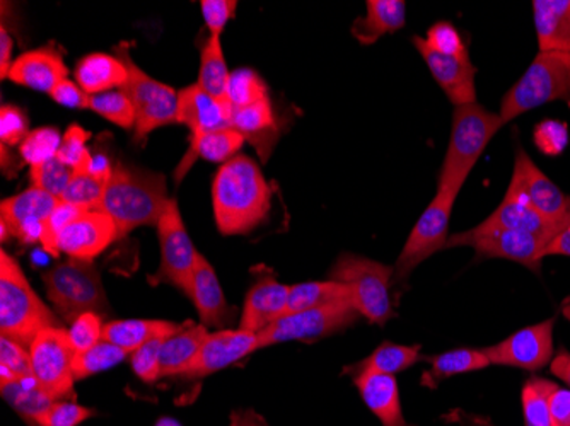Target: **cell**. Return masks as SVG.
Segmentation results:
<instances>
[{"label":"cell","instance_id":"33","mask_svg":"<svg viewBox=\"0 0 570 426\" xmlns=\"http://www.w3.org/2000/svg\"><path fill=\"white\" fill-rule=\"evenodd\" d=\"M431 368L422 376V386L429 389H435L439 383L450 379V377L470 374V371L483 370L489 367L490 361L482 348H454V350L444 351V354L428 357Z\"/></svg>","mask_w":570,"mask_h":426},{"label":"cell","instance_id":"46","mask_svg":"<svg viewBox=\"0 0 570 426\" xmlns=\"http://www.w3.org/2000/svg\"><path fill=\"white\" fill-rule=\"evenodd\" d=\"M72 176L73 169L63 165L59 157H53L50 161L33 166L30 171L33 186H37L40 190L47 191V194L53 195V197L59 198V200H62Z\"/></svg>","mask_w":570,"mask_h":426},{"label":"cell","instance_id":"22","mask_svg":"<svg viewBox=\"0 0 570 426\" xmlns=\"http://www.w3.org/2000/svg\"><path fill=\"white\" fill-rule=\"evenodd\" d=\"M67 76L69 69L63 63L62 56L48 44L38 50L26 51L16 59L8 79L14 85L50 95L60 82L66 81Z\"/></svg>","mask_w":570,"mask_h":426},{"label":"cell","instance_id":"6","mask_svg":"<svg viewBox=\"0 0 570 426\" xmlns=\"http://www.w3.org/2000/svg\"><path fill=\"white\" fill-rule=\"evenodd\" d=\"M393 278V266L351 252L338 256L330 270V280L347 285L357 313L377 326L386 325L395 316V304L392 300Z\"/></svg>","mask_w":570,"mask_h":426},{"label":"cell","instance_id":"26","mask_svg":"<svg viewBox=\"0 0 570 426\" xmlns=\"http://www.w3.org/2000/svg\"><path fill=\"white\" fill-rule=\"evenodd\" d=\"M406 21V4L403 0H367L366 16L355 19L352 37L364 44L376 43L384 34L402 30Z\"/></svg>","mask_w":570,"mask_h":426},{"label":"cell","instance_id":"61","mask_svg":"<svg viewBox=\"0 0 570 426\" xmlns=\"http://www.w3.org/2000/svg\"><path fill=\"white\" fill-rule=\"evenodd\" d=\"M446 418L460 426H495L485 416L470 415V413L460 412V409L451 412Z\"/></svg>","mask_w":570,"mask_h":426},{"label":"cell","instance_id":"32","mask_svg":"<svg viewBox=\"0 0 570 426\" xmlns=\"http://www.w3.org/2000/svg\"><path fill=\"white\" fill-rule=\"evenodd\" d=\"M245 142V137L235 128H223V130L207 133L200 142L195 143V146L188 149L184 161L179 162L178 169L175 171L176 181L181 182L185 175L190 171L191 165H194L197 157L207 159L210 162H223V165H226L227 161L239 156L238 152Z\"/></svg>","mask_w":570,"mask_h":426},{"label":"cell","instance_id":"58","mask_svg":"<svg viewBox=\"0 0 570 426\" xmlns=\"http://www.w3.org/2000/svg\"><path fill=\"white\" fill-rule=\"evenodd\" d=\"M550 371H552L557 379L567 384V387L570 389V351L566 350L563 346L559 348L556 357H553L552 364H550Z\"/></svg>","mask_w":570,"mask_h":426},{"label":"cell","instance_id":"60","mask_svg":"<svg viewBox=\"0 0 570 426\" xmlns=\"http://www.w3.org/2000/svg\"><path fill=\"white\" fill-rule=\"evenodd\" d=\"M546 256H570V229L566 230L553 237L550 245L547 246Z\"/></svg>","mask_w":570,"mask_h":426},{"label":"cell","instance_id":"50","mask_svg":"<svg viewBox=\"0 0 570 426\" xmlns=\"http://www.w3.org/2000/svg\"><path fill=\"white\" fill-rule=\"evenodd\" d=\"M85 211L86 208L60 200V204L57 205L56 210L51 214L50 219H48L43 241H41V246H43L48 255L56 256V258L60 255L59 249H57V239H59L60 232H62L72 220L82 216Z\"/></svg>","mask_w":570,"mask_h":426},{"label":"cell","instance_id":"17","mask_svg":"<svg viewBox=\"0 0 570 426\" xmlns=\"http://www.w3.org/2000/svg\"><path fill=\"white\" fill-rule=\"evenodd\" d=\"M253 271L256 274L255 280L246 294L239 329L258 335L285 316L289 287L281 284L267 266H258Z\"/></svg>","mask_w":570,"mask_h":426},{"label":"cell","instance_id":"43","mask_svg":"<svg viewBox=\"0 0 570 426\" xmlns=\"http://www.w3.org/2000/svg\"><path fill=\"white\" fill-rule=\"evenodd\" d=\"M268 98V88L255 70L238 69L230 72L229 101L235 110L255 102L265 101Z\"/></svg>","mask_w":570,"mask_h":426},{"label":"cell","instance_id":"14","mask_svg":"<svg viewBox=\"0 0 570 426\" xmlns=\"http://www.w3.org/2000/svg\"><path fill=\"white\" fill-rule=\"evenodd\" d=\"M508 191L527 201L549 222L569 227V195L563 194L552 179L541 172L523 147H518L515 152L514 171Z\"/></svg>","mask_w":570,"mask_h":426},{"label":"cell","instance_id":"34","mask_svg":"<svg viewBox=\"0 0 570 426\" xmlns=\"http://www.w3.org/2000/svg\"><path fill=\"white\" fill-rule=\"evenodd\" d=\"M421 358V346L419 345L406 346L384 341L377 346L370 357L364 358L358 364L351 365L344 371L354 377L358 376V374H366V371L396 376L400 371L413 367Z\"/></svg>","mask_w":570,"mask_h":426},{"label":"cell","instance_id":"47","mask_svg":"<svg viewBox=\"0 0 570 426\" xmlns=\"http://www.w3.org/2000/svg\"><path fill=\"white\" fill-rule=\"evenodd\" d=\"M424 40L435 53L453 57V59H470L469 48L464 44L463 37L451 22H435L429 28Z\"/></svg>","mask_w":570,"mask_h":426},{"label":"cell","instance_id":"56","mask_svg":"<svg viewBox=\"0 0 570 426\" xmlns=\"http://www.w3.org/2000/svg\"><path fill=\"white\" fill-rule=\"evenodd\" d=\"M549 409L552 416V426H570V389L569 387H550Z\"/></svg>","mask_w":570,"mask_h":426},{"label":"cell","instance_id":"49","mask_svg":"<svg viewBox=\"0 0 570 426\" xmlns=\"http://www.w3.org/2000/svg\"><path fill=\"white\" fill-rule=\"evenodd\" d=\"M166 338L150 339L146 345L140 346L139 350L130 355V367L136 371V376L144 383H156L161 379V346Z\"/></svg>","mask_w":570,"mask_h":426},{"label":"cell","instance_id":"62","mask_svg":"<svg viewBox=\"0 0 570 426\" xmlns=\"http://www.w3.org/2000/svg\"><path fill=\"white\" fill-rule=\"evenodd\" d=\"M156 426H181V423L176 422V419L173 418H161L156 423Z\"/></svg>","mask_w":570,"mask_h":426},{"label":"cell","instance_id":"30","mask_svg":"<svg viewBox=\"0 0 570 426\" xmlns=\"http://www.w3.org/2000/svg\"><path fill=\"white\" fill-rule=\"evenodd\" d=\"M233 128L256 147L262 161H267L272 147L277 140V121L271 99L238 108L233 115Z\"/></svg>","mask_w":570,"mask_h":426},{"label":"cell","instance_id":"9","mask_svg":"<svg viewBox=\"0 0 570 426\" xmlns=\"http://www.w3.org/2000/svg\"><path fill=\"white\" fill-rule=\"evenodd\" d=\"M361 314L351 300L303 310V313L287 314L274 325L258 333L261 348L287 341H318L326 336L344 331L358 321Z\"/></svg>","mask_w":570,"mask_h":426},{"label":"cell","instance_id":"52","mask_svg":"<svg viewBox=\"0 0 570 426\" xmlns=\"http://www.w3.org/2000/svg\"><path fill=\"white\" fill-rule=\"evenodd\" d=\"M30 136V123L24 111L18 106L4 105L0 110V140L2 146H21L26 137Z\"/></svg>","mask_w":570,"mask_h":426},{"label":"cell","instance_id":"24","mask_svg":"<svg viewBox=\"0 0 570 426\" xmlns=\"http://www.w3.org/2000/svg\"><path fill=\"white\" fill-rule=\"evenodd\" d=\"M362 402L380 419L383 426H410L403 416L400 403L399 383L395 376L386 374H358L354 377Z\"/></svg>","mask_w":570,"mask_h":426},{"label":"cell","instance_id":"23","mask_svg":"<svg viewBox=\"0 0 570 426\" xmlns=\"http://www.w3.org/2000/svg\"><path fill=\"white\" fill-rule=\"evenodd\" d=\"M476 230H520V232L537 234V236L553 237L559 236L566 226L549 222L540 214L533 210L527 201L520 197L505 191L504 200L495 208L494 214L489 219L483 220L479 226L473 227Z\"/></svg>","mask_w":570,"mask_h":426},{"label":"cell","instance_id":"51","mask_svg":"<svg viewBox=\"0 0 570 426\" xmlns=\"http://www.w3.org/2000/svg\"><path fill=\"white\" fill-rule=\"evenodd\" d=\"M92 416H95V412L79 403L69 402V399L53 402L50 408L41 415L38 426H79Z\"/></svg>","mask_w":570,"mask_h":426},{"label":"cell","instance_id":"19","mask_svg":"<svg viewBox=\"0 0 570 426\" xmlns=\"http://www.w3.org/2000/svg\"><path fill=\"white\" fill-rule=\"evenodd\" d=\"M235 108L230 102L220 101L209 92L198 88V85L178 91V111L176 123L187 125L190 128V147L200 142L207 133L233 128Z\"/></svg>","mask_w":570,"mask_h":426},{"label":"cell","instance_id":"18","mask_svg":"<svg viewBox=\"0 0 570 426\" xmlns=\"http://www.w3.org/2000/svg\"><path fill=\"white\" fill-rule=\"evenodd\" d=\"M258 336L245 329H223L210 333L200 351L190 365L181 371V377H207L238 364L243 358L258 350Z\"/></svg>","mask_w":570,"mask_h":426},{"label":"cell","instance_id":"63","mask_svg":"<svg viewBox=\"0 0 570 426\" xmlns=\"http://www.w3.org/2000/svg\"><path fill=\"white\" fill-rule=\"evenodd\" d=\"M562 314H563V317H566L567 321L570 323V300H567V303L563 304Z\"/></svg>","mask_w":570,"mask_h":426},{"label":"cell","instance_id":"2","mask_svg":"<svg viewBox=\"0 0 570 426\" xmlns=\"http://www.w3.org/2000/svg\"><path fill=\"white\" fill-rule=\"evenodd\" d=\"M169 201L165 176L118 162L98 210L111 217L124 239L139 227L158 226Z\"/></svg>","mask_w":570,"mask_h":426},{"label":"cell","instance_id":"28","mask_svg":"<svg viewBox=\"0 0 570 426\" xmlns=\"http://www.w3.org/2000/svg\"><path fill=\"white\" fill-rule=\"evenodd\" d=\"M73 77L89 96H96L124 88L128 82V70L118 57L91 53L77 62Z\"/></svg>","mask_w":570,"mask_h":426},{"label":"cell","instance_id":"37","mask_svg":"<svg viewBox=\"0 0 570 426\" xmlns=\"http://www.w3.org/2000/svg\"><path fill=\"white\" fill-rule=\"evenodd\" d=\"M2 396L6 402L22 416L26 423L30 426H38L41 415L50 408L51 399L48 394L43 393L38 386L35 377L30 379H21L18 383L8 384V386L0 387Z\"/></svg>","mask_w":570,"mask_h":426},{"label":"cell","instance_id":"7","mask_svg":"<svg viewBox=\"0 0 570 426\" xmlns=\"http://www.w3.org/2000/svg\"><path fill=\"white\" fill-rule=\"evenodd\" d=\"M48 300L63 321L85 313H107V291L95 262L69 258L41 275Z\"/></svg>","mask_w":570,"mask_h":426},{"label":"cell","instance_id":"44","mask_svg":"<svg viewBox=\"0 0 570 426\" xmlns=\"http://www.w3.org/2000/svg\"><path fill=\"white\" fill-rule=\"evenodd\" d=\"M60 143H62V137L56 127L38 128L30 131V136L26 137L24 142L19 146V156L22 157V161L33 168L57 157Z\"/></svg>","mask_w":570,"mask_h":426},{"label":"cell","instance_id":"55","mask_svg":"<svg viewBox=\"0 0 570 426\" xmlns=\"http://www.w3.org/2000/svg\"><path fill=\"white\" fill-rule=\"evenodd\" d=\"M50 98L59 105L67 106V108H77V110H88L91 106V96L77 85V82L66 81L60 82L53 91L50 92Z\"/></svg>","mask_w":570,"mask_h":426},{"label":"cell","instance_id":"57","mask_svg":"<svg viewBox=\"0 0 570 426\" xmlns=\"http://www.w3.org/2000/svg\"><path fill=\"white\" fill-rule=\"evenodd\" d=\"M12 47H14V41H12L11 34L8 33L4 26H2L0 28V77L2 79H8L9 72H11Z\"/></svg>","mask_w":570,"mask_h":426},{"label":"cell","instance_id":"45","mask_svg":"<svg viewBox=\"0 0 570 426\" xmlns=\"http://www.w3.org/2000/svg\"><path fill=\"white\" fill-rule=\"evenodd\" d=\"M91 137V133L85 130L81 125H70L66 133H63L62 143H60L57 157H59L63 165L73 169V171H88V169H91L92 161H95V157L91 156L88 147H86V142Z\"/></svg>","mask_w":570,"mask_h":426},{"label":"cell","instance_id":"10","mask_svg":"<svg viewBox=\"0 0 570 426\" xmlns=\"http://www.w3.org/2000/svg\"><path fill=\"white\" fill-rule=\"evenodd\" d=\"M33 377L38 386L53 402H73V351L69 331L63 328H47L30 346Z\"/></svg>","mask_w":570,"mask_h":426},{"label":"cell","instance_id":"21","mask_svg":"<svg viewBox=\"0 0 570 426\" xmlns=\"http://www.w3.org/2000/svg\"><path fill=\"white\" fill-rule=\"evenodd\" d=\"M412 41L413 47L424 57L434 81L454 106L476 102V69L470 59H453L435 53L421 37H413Z\"/></svg>","mask_w":570,"mask_h":426},{"label":"cell","instance_id":"35","mask_svg":"<svg viewBox=\"0 0 570 426\" xmlns=\"http://www.w3.org/2000/svg\"><path fill=\"white\" fill-rule=\"evenodd\" d=\"M345 300L352 303L351 290L341 281H304L289 287V303H287L285 316L330 306V304L345 303Z\"/></svg>","mask_w":570,"mask_h":426},{"label":"cell","instance_id":"16","mask_svg":"<svg viewBox=\"0 0 570 426\" xmlns=\"http://www.w3.org/2000/svg\"><path fill=\"white\" fill-rule=\"evenodd\" d=\"M59 204V198L31 186L22 194L2 200L0 222L6 224L11 236L18 237L22 245H41L48 219Z\"/></svg>","mask_w":570,"mask_h":426},{"label":"cell","instance_id":"39","mask_svg":"<svg viewBox=\"0 0 570 426\" xmlns=\"http://www.w3.org/2000/svg\"><path fill=\"white\" fill-rule=\"evenodd\" d=\"M110 178L111 176L92 172L91 169H88V171H73L62 201L86 208V210H98Z\"/></svg>","mask_w":570,"mask_h":426},{"label":"cell","instance_id":"13","mask_svg":"<svg viewBox=\"0 0 570 426\" xmlns=\"http://www.w3.org/2000/svg\"><path fill=\"white\" fill-rule=\"evenodd\" d=\"M156 227H158L159 246H161V265H159L158 275L154 278L173 285L184 291L185 296L190 297L198 251L185 229L178 201L175 198L169 201L165 216Z\"/></svg>","mask_w":570,"mask_h":426},{"label":"cell","instance_id":"64","mask_svg":"<svg viewBox=\"0 0 570 426\" xmlns=\"http://www.w3.org/2000/svg\"><path fill=\"white\" fill-rule=\"evenodd\" d=\"M569 229H570V217H569Z\"/></svg>","mask_w":570,"mask_h":426},{"label":"cell","instance_id":"38","mask_svg":"<svg viewBox=\"0 0 570 426\" xmlns=\"http://www.w3.org/2000/svg\"><path fill=\"white\" fill-rule=\"evenodd\" d=\"M128 357L130 354L121 350L114 343L101 339L98 345L73 357V376H76V380L96 376L99 371L110 370L115 365L127 360Z\"/></svg>","mask_w":570,"mask_h":426},{"label":"cell","instance_id":"5","mask_svg":"<svg viewBox=\"0 0 570 426\" xmlns=\"http://www.w3.org/2000/svg\"><path fill=\"white\" fill-rule=\"evenodd\" d=\"M566 101L570 106L569 51H540L501 102L504 123L515 120L538 106Z\"/></svg>","mask_w":570,"mask_h":426},{"label":"cell","instance_id":"29","mask_svg":"<svg viewBox=\"0 0 570 426\" xmlns=\"http://www.w3.org/2000/svg\"><path fill=\"white\" fill-rule=\"evenodd\" d=\"M187 325H176L171 321L159 319H120L111 321L102 328V339L114 343L121 350L132 355L140 346L154 338H169L175 333L181 331Z\"/></svg>","mask_w":570,"mask_h":426},{"label":"cell","instance_id":"27","mask_svg":"<svg viewBox=\"0 0 570 426\" xmlns=\"http://www.w3.org/2000/svg\"><path fill=\"white\" fill-rule=\"evenodd\" d=\"M533 12L540 51L570 53V0H534Z\"/></svg>","mask_w":570,"mask_h":426},{"label":"cell","instance_id":"59","mask_svg":"<svg viewBox=\"0 0 570 426\" xmlns=\"http://www.w3.org/2000/svg\"><path fill=\"white\" fill-rule=\"evenodd\" d=\"M229 426H268V423L253 409H239L230 415Z\"/></svg>","mask_w":570,"mask_h":426},{"label":"cell","instance_id":"42","mask_svg":"<svg viewBox=\"0 0 570 426\" xmlns=\"http://www.w3.org/2000/svg\"><path fill=\"white\" fill-rule=\"evenodd\" d=\"M89 110L95 111L99 117L111 123L118 125L125 130L136 128V110L127 95L121 91L102 92V95L91 96V106Z\"/></svg>","mask_w":570,"mask_h":426},{"label":"cell","instance_id":"12","mask_svg":"<svg viewBox=\"0 0 570 426\" xmlns=\"http://www.w3.org/2000/svg\"><path fill=\"white\" fill-rule=\"evenodd\" d=\"M552 239L520 230H476L453 234L448 248L470 246L479 258H502L520 262L528 270L540 274L541 259L546 258L547 246ZM446 248V249H448Z\"/></svg>","mask_w":570,"mask_h":426},{"label":"cell","instance_id":"8","mask_svg":"<svg viewBox=\"0 0 570 426\" xmlns=\"http://www.w3.org/2000/svg\"><path fill=\"white\" fill-rule=\"evenodd\" d=\"M118 59L127 66L128 82L120 89L132 101L136 110V128H134V140L142 143L156 128L165 125L176 123V111H178V91L165 82L156 81L147 76L130 56L128 43H120L115 47Z\"/></svg>","mask_w":570,"mask_h":426},{"label":"cell","instance_id":"20","mask_svg":"<svg viewBox=\"0 0 570 426\" xmlns=\"http://www.w3.org/2000/svg\"><path fill=\"white\" fill-rule=\"evenodd\" d=\"M114 241H118V232L111 217L99 210H86L60 232L57 249L69 258L92 261Z\"/></svg>","mask_w":570,"mask_h":426},{"label":"cell","instance_id":"3","mask_svg":"<svg viewBox=\"0 0 570 426\" xmlns=\"http://www.w3.org/2000/svg\"><path fill=\"white\" fill-rule=\"evenodd\" d=\"M504 125L501 115L485 110L479 102L454 106L450 146L439 172L438 191L458 197L483 150Z\"/></svg>","mask_w":570,"mask_h":426},{"label":"cell","instance_id":"40","mask_svg":"<svg viewBox=\"0 0 570 426\" xmlns=\"http://www.w3.org/2000/svg\"><path fill=\"white\" fill-rule=\"evenodd\" d=\"M33 377L30 348L0 336V387Z\"/></svg>","mask_w":570,"mask_h":426},{"label":"cell","instance_id":"36","mask_svg":"<svg viewBox=\"0 0 570 426\" xmlns=\"http://www.w3.org/2000/svg\"><path fill=\"white\" fill-rule=\"evenodd\" d=\"M229 77L226 59L219 37H210L200 51V70H198V88L209 92L216 99L229 101Z\"/></svg>","mask_w":570,"mask_h":426},{"label":"cell","instance_id":"48","mask_svg":"<svg viewBox=\"0 0 570 426\" xmlns=\"http://www.w3.org/2000/svg\"><path fill=\"white\" fill-rule=\"evenodd\" d=\"M102 328L105 325H102L101 314L98 313H85L73 319L70 323L69 338L76 355L98 345L102 339Z\"/></svg>","mask_w":570,"mask_h":426},{"label":"cell","instance_id":"25","mask_svg":"<svg viewBox=\"0 0 570 426\" xmlns=\"http://www.w3.org/2000/svg\"><path fill=\"white\" fill-rule=\"evenodd\" d=\"M188 299L194 303L202 325L207 328H220L227 321L229 307H227L219 278L213 265L200 252L195 261L194 281H191Z\"/></svg>","mask_w":570,"mask_h":426},{"label":"cell","instance_id":"54","mask_svg":"<svg viewBox=\"0 0 570 426\" xmlns=\"http://www.w3.org/2000/svg\"><path fill=\"white\" fill-rule=\"evenodd\" d=\"M567 140H569L567 125L560 123V121H543L534 130V142H537L538 149L549 156L562 152L566 149Z\"/></svg>","mask_w":570,"mask_h":426},{"label":"cell","instance_id":"4","mask_svg":"<svg viewBox=\"0 0 570 426\" xmlns=\"http://www.w3.org/2000/svg\"><path fill=\"white\" fill-rule=\"evenodd\" d=\"M47 328H62L31 287L16 258L0 251V336L30 348Z\"/></svg>","mask_w":570,"mask_h":426},{"label":"cell","instance_id":"11","mask_svg":"<svg viewBox=\"0 0 570 426\" xmlns=\"http://www.w3.org/2000/svg\"><path fill=\"white\" fill-rule=\"evenodd\" d=\"M456 197L438 191L432 198L429 207L425 208L421 219L417 220L399 259H396L395 281L403 284L409 280L412 271L425 259L434 256L441 249L448 248L450 241V220L453 214V205Z\"/></svg>","mask_w":570,"mask_h":426},{"label":"cell","instance_id":"15","mask_svg":"<svg viewBox=\"0 0 570 426\" xmlns=\"http://www.w3.org/2000/svg\"><path fill=\"white\" fill-rule=\"evenodd\" d=\"M553 326H556V317L528 326L512 333L509 338L498 345L485 346L482 348L483 354L489 358L490 365L523 368L528 371L541 370L552 364L556 357Z\"/></svg>","mask_w":570,"mask_h":426},{"label":"cell","instance_id":"53","mask_svg":"<svg viewBox=\"0 0 570 426\" xmlns=\"http://www.w3.org/2000/svg\"><path fill=\"white\" fill-rule=\"evenodd\" d=\"M236 0H202L200 11L205 24L209 28L210 37H219L226 28L227 22L235 18Z\"/></svg>","mask_w":570,"mask_h":426},{"label":"cell","instance_id":"31","mask_svg":"<svg viewBox=\"0 0 570 426\" xmlns=\"http://www.w3.org/2000/svg\"><path fill=\"white\" fill-rule=\"evenodd\" d=\"M209 335L207 326L187 323L181 331L166 338L159 355L161 377L181 376V371L194 361Z\"/></svg>","mask_w":570,"mask_h":426},{"label":"cell","instance_id":"41","mask_svg":"<svg viewBox=\"0 0 570 426\" xmlns=\"http://www.w3.org/2000/svg\"><path fill=\"white\" fill-rule=\"evenodd\" d=\"M552 380L531 377L521 390L524 426H552L549 409V393Z\"/></svg>","mask_w":570,"mask_h":426},{"label":"cell","instance_id":"1","mask_svg":"<svg viewBox=\"0 0 570 426\" xmlns=\"http://www.w3.org/2000/svg\"><path fill=\"white\" fill-rule=\"evenodd\" d=\"M214 217L223 236H245L261 226L272 208V190L248 156L220 166L213 182Z\"/></svg>","mask_w":570,"mask_h":426}]
</instances>
